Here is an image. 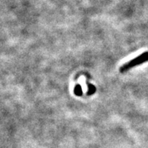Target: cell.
Segmentation results:
<instances>
[{
    "label": "cell",
    "instance_id": "cell-1",
    "mask_svg": "<svg viewBox=\"0 0 148 148\" xmlns=\"http://www.w3.org/2000/svg\"><path fill=\"white\" fill-rule=\"evenodd\" d=\"M147 61H148V51L142 53L141 55L136 57L135 58L125 63V64H123L119 68V71L121 73H125L130 70V69L132 68V67H134V66L142 64L143 63H145Z\"/></svg>",
    "mask_w": 148,
    "mask_h": 148
},
{
    "label": "cell",
    "instance_id": "cell-2",
    "mask_svg": "<svg viewBox=\"0 0 148 148\" xmlns=\"http://www.w3.org/2000/svg\"><path fill=\"white\" fill-rule=\"evenodd\" d=\"M74 93L76 95L78 96H81L82 94V88H81V86L79 85H76L75 86V88H74Z\"/></svg>",
    "mask_w": 148,
    "mask_h": 148
},
{
    "label": "cell",
    "instance_id": "cell-3",
    "mask_svg": "<svg viewBox=\"0 0 148 148\" xmlns=\"http://www.w3.org/2000/svg\"><path fill=\"white\" fill-rule=\"evenodd\" d=\"M88 95H92V94H94L95 92L96 88L93 85H92V84H88Z\"/></svg>",
    "mask_w": 148,
    "mask_h": 148
}]
</instances>
